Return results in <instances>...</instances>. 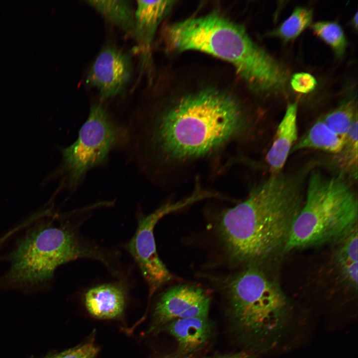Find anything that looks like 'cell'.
<instances>
[{"instance_id":"1","label":"cell","mask_w":358,"mask_h":358,"mask_svg":"<svg viewBox=\"0 0 358 358\" xmlns=\"http://www.w3.org/2000/svg\"><path fill=\"white\" fill-rule=\"evenodd\" d=\"M124 123L127 162L159 187L178 183L204 163H217L246 140L253 124L237 99L214 89Z\"/></svg>"},{"instance_id":"2","label":"cell","mask_w":358,"mask_h":358,"mask_svg":"<svg viewBox=\"0 0 358 358\" xmlns=\"http://www.w3.org/2000/svg\"><path fill=\"white\" fill-rule=\"evenodd\" d=\"M307 176V170L270 175L254 184L242 202L221 212L216 232L231 261L259 266L284 251L304 204Z\"/></svg>"},{"instance_id":"3","label":"cell","mask_w":358,"mask_h":358,"mask_svg":"<svg viewBox=\"0 0 358 358\" xmlns=\"http://www.w3.org/2000/svg\"><path fill=\"white\" fill-rule=\"evenodd\" d=\"M164 38L170 50L198 51L230 63L257 91H278L286 84L287 73L282 66L255 42L244 27L218 14L169 25Z\"/></svg>"},{"instance_id":"4","label":"cell","mask_w":358,"mask_h":358,"mask_svg":"<svg viewBox=\"0 0 358 358\" xmlns=\"http://www.w3.org/2000/svg\"><path fill=\"white\" fill-rule=\"evenodd\" d=\"M358 196L347 177L311 171L284 252L334 243L358 225Z\"/></svg>"},{"instance_id":"5","label":"cell","mask_w":358,"mask_h":358,"mask_svg":"<svg viewBox=\"0 0 358 358\" xmlns=\"http://www.w3.org/2000/svg\"><path fill=\"white\" fill-rule=\"evenodd\" d=\"M83 258L109 265L102 251L84 239L75 227L47 221L32 228L18 243L6 278L16 286L35 285L51 279L62 264Z\"/></svg>"},{"instance_id":"6","label":"cell","mask_w":358,"mask_h":358,"mask_svg":"<svg viewBox=\"0 0 358 358\" xmlns=\"http://www.w3.org/2000/svg\"><path fill=\"white\" fill-rule=\"evenodd\" d=\"M225 289L240 328L261 345H272L290 323L292 306L278 284L259 266H246Z\"/></svg>"},{"instance_id":"7","label":"cell","mask_w":358,"mask_h":358,"mask_svg":"<svg viewBox=\"0 0 358 358\" xmlns=\"http://www.w3.org/2000/svg\"><path fill=\"white\" fill-rule=\"evenodd\" d=\"M127 139L124 123L117 120L102 103H92L76 140L62 148V160L51 174L60 179L59 189L75 192L91 170L104 165L113 151L123 150Z\"/></svg>"},{"instance_id":"8","label":"cell","mask_w":358,"mask_h":358,"mask_svg":"<svg viewBox=\"0 0 358 358\" xmlns=\"http://www.w3.org/2000/svg\"><path fill=\"white\" fill-rule=\"evenodd\" d=\"M190 204L186 199L168 203L150 214L139 218L136 232L127 244V249L138 264L148 283L150 296L172 279V275L159 258L154 236V229L165 215Z\"/></svg>"},{"instance_id":"9","label":"cell","mask_w":358,"mask_h":358,"mask_svg":"<svg viewBox=\"0 0 358 358\" xmlns=\"http://www.w3.org/2000/svg\"><path fill=\"white\" fill-rule=\"evenodd\" d=\"M133 66L130 56L112 45L105 46L97 55L86 78V83L98 91L105 100L120 94L132 77Z\"/></svg>"},{"instance_id":"10","label":"cell","mask_w":358,"mask_h":358,"mask_svg":"<svg viewBox=\"0 0 358 358\" xmlns=\"http://www.w3.org/2000/svg\"><path fill=\"white\" fill-rule=\"evenodd\" d=\"M210 299L201 288L189 284H179L168 289L160 296L154 315L160 323L178 319L207 318Z\"/></svg>"},{"instance_id":"11","label":"cell","mask_w":358,"mask_h":358,"mask_svg":"<svg viewBox=\"0 0 358 358\" xmlns=\"http://www.w3.org/2000/svg\"><path fill=\"white\" fill-rule=\"evenodd\" d=\"M297 111L296 102L288 103L278 125L272 144L265 157L270 175L282 171L292 148L298 140Z\"/></svg>"},{"instance_id":"12","label":"cell","mask_w":358,"mask_h":358,"mask_svg":"<svg viewBox=\"0 0 358 358\" xmlns=\"http://www.w3.org/2000/svg\"><path fill=\"white\" fill-rule=\"evenodd\" d=\"M358 239L357 225L334 243L330 264L338 281L354 291L358 289Z\"/></svg>"},{"instance_id":"13","label":"cell","mask_w":358,"mask_h":358,"mask_svg":"<svg viewBox=\"0 0 358 358\" xmlns=\"http://www.w3.org/2000/svg\"><path fill=\"white\" fill-rule=\"evenodd\" d=\"M174 2L172 0L137 1L133 36L145 56L150 52L158 26Z\"/></svg>"},{"instance_id":"14","label":"cell","mask_w":358,"mask_h":358,"mask_svg":"<svg viewBox=\"0 0 358 358\" xmlns=\"http://www.w3.org/2000/svg\"><path fill=\"white\" fill-rule=\"evenodd\" d=\"M85 302L87 310L93 316L112 319L122 313L125 297L119 287L104 284L89 289L85 294Z\"/></svg>"},{"instance_id":"15","label":"cell","mask_w":358,"mask_h":358,"mask_svg":"<svg viewBox=\"0 0 358 358\" xmlns=\"http://www.w3.org/2000/svg\"><path fill=\"white\" fill-rule=\"evenodd\" d=\"M168 330L176 339L180 348L186 352L202 346L210 332L207 318L199 317L173 320L169 323Z\"/></svg>"},{"instance_id":"16","label":"cell","mask_w":358,"mask_h":358,"mask_svg":"<svg viewBox=\"0 0 358 358\" xmlns=\"http://www.w3.org/2000/svg\"><path fill=\"white\" fill-rule=\"evenodd\" d=\"M344 141L320 118L303 137L297 140L290 152L313 149L336 154L341 150Z\"/></svg>"},{"instance_id":"17","label":"cell","mask_w":358,"mask_h":358,"mask_svg":"<svg viewBox=\"0 0 358 358\" xmlns=\"http://www.w3.org/2000/svg\"><path fill=\"white\" fill-rule=\"evenodd\" d=\"M86 2L108 22L133 36L135 11L129 1L87 0Z\"/></svg>"},{"instance_id":"18","label":"cell","mask_w":358,"mask_h":358,"mask_svg":"<svg viewBox=\"0 0 358 358\" xmlns=\"http://www.w3.org/2000/svg\"><path fill=\"white\" fill-rule=\"evenodd\" d=\"M358 118L349 132L341 150L334 154V165L342 174L348 178L357 179L358 177Z\"/></svg>"},{"instance_id":"19","label":"cell","mask_w":358,"mask_h":358,"mask_svg":"<svg viewBox=\"0 0 358 358\" xmlns=\"http://www.w3.org/2000/svg\"><path fill=\"white\" fill-rule=\"evenodd\" d=\"M357 118V104L354 100H351L342 103L321 119L332 131L345 140Z\"/></svg>"},{"instance_id":"20","label":"cell","mask_w":358,"mask_h":358,"mask_svg":"<svg viewBox=\"0 0 358 358\" xmlns=\"http://www.w3.org/2000/svg\"><path fill=\"white\" fill-rule=\"evenodd\" d=\"M313 12L310 8L298 6L277 28L270 33L285 41L297 37L311 24Z\"/></svg>"},{"instance_id":"21","label":"cell","mask_w":358,"mask_h":358,"mask_svg":"<svg viewBox=\"0 0 358 358\" xmlns=\"http://www.w3.org/2000/svg\"><path fill=\"white\" fill-rule=\"evenodd\" d=\"M314 33L333 49L338 57H342L347 42L340 25L332 21H318L312 26Z\"/></svg>"},{"instance_id":"22","label":"cell","mask_w":358,"mask_h":358,"mask_svg":"<svg viewBox=\"0 0 358 358\" xmlns=\"http://www.w3.org/2000/svg\"><path fill=\"white\" fill-rule=\"evenodd\" d=\"M290 83L293 90L303 94L312 91L317 84L315 78L312 75L305 72L297 73L293 75Z\"/></svg>"},{"instance_id":"23","label":"cell","mask_w":358,"mask_h":358,"mask_svg":"<svg viewBox=\"0 0 358 358\" xmlns=\"http://www.w3.org/2000/svg\"><path fill=\"white\" fill-rule=\"evenodd\" d=\"M98 349L92 342L62 352L56 358H95Z\"/></svg>"},{"instance_id":"24","label":"cell","mask_w":358,"mask_h":358,"mask_svg":"<svg viewBox=\"0 0 358 358\" xmlns=\"http://www.w3.org/2000/svg\"><path fill=\"white\" fill-rule=\"evenodd\" d=\"M211 358H254L252 356L246 354H238L233 355H227Z\"/></svg>"},{"instance_id":"25","label":"cell","mask_w":358,"mask_h":358,"mask_svg":"<svg viewBox=\"0 0 358 358\" xmlns=\"http://www.w3.org/2000/svg\"><path fill=\"white\" fill-rule=\"evenodd\" d=\"M353 24L356 28L358 27V13L357 12L353 19Z\"/></svg>"},{"instance_id":"26","label":"cell","mask_w":358,"mask_h":358,"mask_svg":"<svg viewBox=\"0 0 358 358\" xmlns=\"http://www.w3.org/2000/svg\"><path fill=\"white\" fill-rule=\"evenodd\" d=\"M57 358V355L54 356H51V357H47V358Z\"/></svg>"},{"instance_id":"27","label":"cell","mask_w":358,"mask_h":358,"mask_svg":"<svg viewBox=\"0 0 358 358\" xmlns=\"http://www.w3.org/2000/svg\"><path fill=\"white\" fill-rule=\"evenodd\" d=\"M183 358V357H171V358Z\"/></svg>"}]
</instances>
